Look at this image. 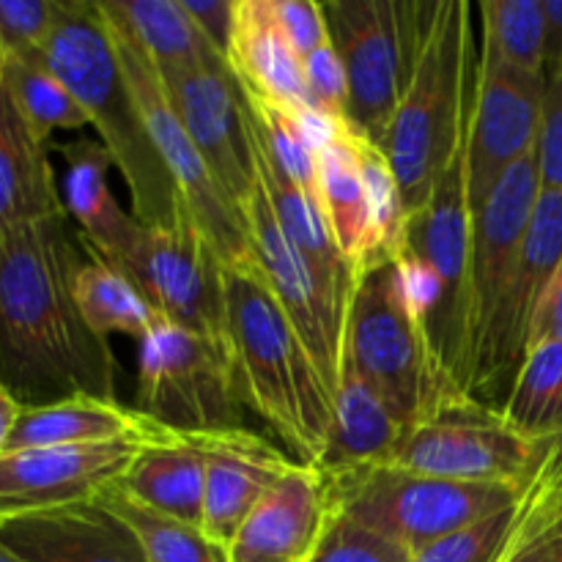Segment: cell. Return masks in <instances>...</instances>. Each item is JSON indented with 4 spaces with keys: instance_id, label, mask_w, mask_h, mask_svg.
<instances>
[{
    "instance_id": "cell-44",
    "label": "cell",
    "mask_w": 562,
    "mask_h": 562,
    "mask_svg": "<svg viewBox=\"0 0 562 562\" xmlns=\"http://www.w3.org/2000/svg\"><path fill=\"white\" fill-rule=\"evenodd\" d=\"M547 340H560L562 344V267L558 269V274H554L547 294H543L541 305H538L527 349H532V346L538 344H547Z\"/></svg>"
},
{
    "instance_id": "cell-27",
    "label": "cell",
    "mask_w": 562,
    "mask_h": 562,
    "mask_svg": "<svg viewBox=\"0 0 562 562\" xmlns=\"http://www.w3.org/2000/svg\"><path fill=\"white\" fill-rule=\"evenodd\" d=\"M159 431H162L159 423L137 412L135 406H124L119 398L71 395L53 404L22 406L5 453L115 442L126 437H154Z\"/></svg>"
},
{
    "instance_id": "cell-47",
    "label": "cell",
    "mask_w": 562,
    "mask_h": 562,
    "mask_svg": "<svg viewBox=\"0 0 562 562\" xmlns=\"http://www.w3.org/2000/svg\"><path fill=\"white\" fill-rule=\"evenodd\" d=\"M0 562H25V560L16 558V554L11 552V549H5L3 543H0Z\"/></svg>"
},
{
    "instance_id": "cell-7",
    "label": "cell",
    "mask_w": 562,
    "mask_h": 562,
    "mask_svg": "<svg viewBox=\"0 0 562 562\" xmlns=\"http://www.w3.org/2000/svg\"><path fill=\"white\" fill-rule=\"evenodd\" d=\"M329 514L346 516L366 530L398 543L415 558L439 538L503 510L527 486H492L420 475L395 464H371L324 475Z\"/></svg>"
},
{
    "instance_id": "cell-39",
    "label": "cell",
    "mask_w": 562,
    "mask_h": 562,
    "mask_svg": "<svg viewBox=\"0 0 562 562\" xmlns=\"http://www.w3.org/2000/svg\"><path fill=\"white\" fill-rule=\"evenodd\" d=\"M64 0H0V53L33 55L55 31Z\"/></svg>"
},
{
    "instance_id": "cell-8",
    "label": "cell",
    "mask_w": 562,
    "mask_h": 562,
    "mask_svg": "<svg viewBox=\"0 0 562 562\" xmlns=\"http://www.w3.org/2000/svg\"><path fill=\"white\" fill-rule=\"evenodd\" d=\"M437 3L329 0V38L349 82V124L382 148Z\"/></svg>"
},
{
    "instance_id": "cell-38",
    "label": "cell",
    "mask_w": 562,
    "mask_h": 562,
    "mask_svg": "<svg viewBox=\"0 0 562 562\" xmlns=\"http://www.w3.org/2000/svg\"><path fill=\"white\" fill-rule=\"evenodd\" d=\"M305 562H412V554L346 516L329 514L327 527Z\"/></svg>"
},
{
    "instance_id": "cell-30",
    "label": "cell",
    "mask_w": 562,
    "mask_h": 562,
    "mask_svg": "<svg viewBox=\"0 0 562 562\" xmlns=\"http://www.w3.org/2000/svg\"><path fill=\"white\" fill-rule=\"evenodd\" d=\"M99 3L132 33L159 75L190 69L217 53L198 31L181 0H99Z\"/></svg>"
},
{
    "instance_id": "cell-36",
    "label": "cell",
    "mask_w": 562,
    "mask_h": 562,
    "mask_svg": "<svg viewBox=\"0 0 562 562\" xmlns=\"http://www.w3.org/2000/svg\"><path fill=\"white\" fill-rule=\"evenodd\" d=\"M483 53L525 75L547 77L543 0H483Z\"/></svg>"
},
{
    "instance_id": "cell-33",
    "label": "cell",
    "mask_w": 562,
    "mask_h": 562,
    "mask_svg": "<svg viewBox=\"0 0 562 562\" xmlns=\"http://www.w3.org/2000/svg\"><path fill=\"white\" fill-rule=\"evenodd\" d=\"M3 86L22 119L44 143L53 140L55 132H80L91 126L80 102L44 66L38 53L3 58Z\"/></svg>"
},
{
    "instance_id": "cell-28",
    "label": "cell",
    "mask_w": 562,
    "mask_h": 562,
    "mask_svg": "<svg viewBox=\"0 0 562 562\" xmlns=\"http://www.w3.org/2000/svg\"><path fill=\"white\" fill-rule=\"evenodd\" d=\"M119 488L146 508L201 530L206 459L195 434L165 428L137 453L119 481Z\"/></svg>"
},
{
    "instance_id": "cell-17",
    "label": "cell",
    "mask_w": 562,
    "mask_h": 562,
    "mask_svg": "<svg viewBox=\"0 0 562 562\" xmlns=\"http://www.w3.org/2000/svg\"><path fill=\"white\" fill-rule=\"evenodd\" d=\"M245 223L250 231L258 278L285 313L296 338L316 362L335 398L340 371H344V316L324 294L322 283L311 272L300 250L283 234L261 184L245 206Z\"/></svg>"
},
{
    "instance_id": "cell-10",
    "label": "cell",
    "mask_w": 562,
    "mask_h": 562,
    "mask_svg": "<svg viewBox=\"0 0 562 562\" xmlns=\"http://www.w3.org/2000/svg\"><path fill=\"white\" fill-rule=\"evenodd\" d=\"M135 409L176 434L245 428L231 346L162 322L140 340Z\"/></svg>"
},
{
    "instance_id": "cell-41",
    "label": "cell",
    "mask_w": 562,
    "mask_h": 562,
    "mask_svg": "<svg viewBox=\"0 0 562 562\" xmlns=\"http://www.w3.org/2000/svg\"><path fill=\"white\" fill-rule=\"evenodd\" d=\"M536 162L541 190L562 192V69L547 75Z\"/></svg>"
},
{
    "instance_id": "cell-29",
    "label": "cell",
    "mask_w": 562,
    "mask_h": 562,
    "mask_svg": "<svg viewBox=\"0 0 562 562\" xmlns=\"http://www.w3.org/2000/svg\"><path fill=\"white\" fill-rule=\"evenodd\" d=\"M406 426L393 406L357 373H340L333 401V426L316 470L322 475L390 464L404 439Z\"/></svg>"
},
{
    "instance_id": "cell-22",
    "label": "cell",
    "mask_w": 562,
    "mask_h": 562,
    "mask_svg": "<svg viewBox=\"0 0 562 562\" xmlns=\"http://www.w3.org/2000/svg\"><path fill=\"white\" fill-rule=\"evenodd\" d=\"M329 519L327 483L316 467L294 464L250 510L225 562H305Z\"/></svg>"
},
{
    "instance_id": "cell-15",
    "label": "cell",
    "mask_w": 562,
    "mask_h": 562,
    "mask_svg": "<svg viewBox=\"0 0 562 562\" xmlns=\"http://www.w3.org/2000/svg\"><path fill=\"white\" fill-rule=\"evenodd\" d=\"M543 91L547 77L525 75L494 55H481L464 146L472 214L488 201L494 187L516 162L536 151Z\"/></svg>"
},
{
    "instance_id": "cell-42",
    "label": "cell",
    "mask_w": 562,
    "mask_h": 562,
    "mask_svg": "<svg viewBox=\"0 0 562 562\" xmlns=\"http://www.w3.org/2000/svg\"><path fill=\"white\" fill-rule=\"evenodd\" d=\"M272 3L291 47L302 60L329 42L324 3H313V0H272Z\"/></svg>"
},
{
    "instance_id": "cell-45",
    "label": "cell",
    "mask_w": 562,
    "mask_h": 562,
    "mask_svg": "<svg viewBox=\"0 0 562 562\" xmlns=\"http://www.w3.org/2000/svg\"><path fill=\"white\" fill-rule=\"evenodd\" d=\"M543 20H547V75L562 69V0H543Z\"/></svg>"
},
{
    "instance_id": "cell-26",
    "label": "cell",
    "mask_w": 562,
    "mask_h": 562,
    "mask_svg": "<svg viewBox=\"0 0 562 562\" xmlns=\"http://www.w3.org/2000/svg\"><path fill=\"white\" fill-rule=\"evenodd\" d=\"M258 154V179H261V190L267 195L269 206H272L274 220L283 228V234L289 236L291 245L300 250V256L305 258V263L311 267V272L316 274V280L322 283L324 294L333 300V305L338 307V313L344 316L346 324V311H349L351 294H355L357 285V272L349 261L344 258V252L338 250L333 239V231H329L327 220H324L322 206H318V198L313 192H307L305 187L296 184L289 173H285L280 165H274L261 148L256 146Z\"/></svg>"
},
{
    "instance_id": "cell-13",
    "label": "cell",
    "mask_w": 562,
    "mask_h": 562,
    "mask_svg": "<svg viewBox=\"0 0 562 562\" xmlns=\"http://www.w3.org/2000/svg\"><path fill=\"white\" fill-rule=\"evenodd\" d=\"M165 322L231 346L225 267L192 217L143 225L119 267Z\"/></svg>"
},
{
    "instance_id": "cell-4",
    "label": "cell",
    "mask_w": 562,
    "mask_h": 562,
    "mask_svg": "<svg viewBox=\"0 0 562 562\" xmlns=\"http://www.w3.org/2000/svg\"><path fill=\"white\" fill-rule=\"evenodd\" d=\"M344 371L371 384L406 431L448 401L467 395L434 355L401 256L384 258L357 278L344 324Z\"/></svg>"
},
{
    "instance_id": "cell-43",
    "label": "cell",
    "mask_w": 562,
    "mask_h": 562,
    "mask_svg": "<svg viewBox=\"0 0 562 562\" xmlns=\"http://www.w3.org/2000/svg\"><path fill=\"white\" fill-rule=\"evenodd\" d=\"M181 3H184L187 14L198 25V31L203 33V38L225 58L228 55L231 31H234L236 0H181Z\"/></svg>"
},
{
    "instance_id": "cell-16",
    "label": "cell",
    "mask_w": 562,
    "mask_h": 562,
    "mask_svg": "<svg viewBox=\"0 0 562 562\" xmlns=\"http://www.w3.org/2000/svg\"><path fill=\"white\" fill-rule=\"evenodd\" d=\"M562 267V192L541 190L521 247L519 267L508 296L470 368L467 395L481 404L494 398L503 384H514L530 344V327L543 294Z\"/></svg>"
},
{
    "instance_id": "cell-48",
    "label": "cell",
    "mask_w": 562,
    "mask_h": 562,
    "mask_svg": "<svg viewBox=\"0 0 562 562\" xmlns=\"http://www.w3.org/2000/svg\"><path fill=\"white\" fill-rule=\"evenodd\" d=\"M0 82H3V53H0Z\"/></svg>"
},
{
    "instance_id": "cell-1",
    "label": "cell",
    "mask_w": 562,
    "mask_h": 562,
    "mask_svg": "<svg viewBox=\"0 0 562 562\" xmlns=\"http://www.w3.org/2000/svg\"><path fill=\"white\" fill-rule=\"evenodd\" d=\"M82 239L69 214L0 239V384L22 406L115 398L119 362L77 305Z\"/></svg>"
},
{
    "instance_id": "cell-19",
    "label": "cell",
    "mask_w": 562,
    "mask_h": 562,
    "mask_svg": "<svg viewBox=\"0 0 562 562\" xmlns=\"http://www.w3.org/2000/svg\"><path fill=\"white\" fill-rule=\"evenodd\" d=\"M159 434L99 445L3 453L0 456V514H22V510L55 508V505L99 497L104 488L115 486L124 477L137 453Z\"/></svg>"
},
{
    "instance_id": "cell-37",
    "label": "cell",
    "mask_w": 562,
    "mask_h": 562,
    "mask_svg": "<svg viewBox=\"0 0 562 562\" xmlns=\"http://www.w3.org/2000/svg\"><path fill=\"white\" fill-rule=\"evenodd\" d=\"M530 486L514 505L494 510V514L439 538L437 543L417 552L412 562H494L505 549V543L519 530L521 519H525L527 503H530Z\"/></svg>"
},
{
    "instance_id": "cell-9",
    "label": "cell",
    "mask_w": 562,
    "mask_h": 562,
    "mask_svg": "<svg viewBox=\"0 0 562 562\" xmlns=\"http://www.w3.org/2000/svg\"><path fill=\"white\" fill-rule=\"evenodd\" d=\"M99 11H102L104 27H108L110 42H113L121 69L130 82L137 110L146 121L154 148H157L168 176L173 179L195 228L206 236L225 269H247V272L258 269L245 212L220 187V181L209 170L206 159L201 157L192 137L181 126L179 115H176L173 104L165 93L162 80H159L157 66L102 3H99Z\"/></svg>"
},
{
    "instance_id": "cell-3",
    "label": "cell",
    "mask_w": 562,
    "mask_h": 562,
    "mask_svg": "<svg viewBox=\"0 0 562 562\" xmlns=\"http://www.w3.org/2000/svg\"><path fill=\"white\" fill-rule=\"evenodd\" d=\"M225 305L241 401L296 464L316 467L333 426V390L258 269H225Z\"/></svg>"
},
{
    "instance_id": "cell-18",
    "label": "cell",
    "mask_w": 562,
    "mask_h": 562,
    "mask_svg": "<svg viewBox=\"0 0 562 562\" xmlns=\"http://www.w3.org/2000/svg\"><path fill=\"white\" fill-rule=\"evenodd\" d=\"M541 195L536 151L516 162L499 179L488 201L472 214V278H470V333L472 357L486 338L488 327L497 318L516 267H519L521 247H525L527 228ZM470 384V379H467Z\"/></svg>"
},
{
    "instance_id": "cell-31",
    "label": "cell",
    "mask_w": 562,
    "mask_h": 562,
    "mask_svg": "<svg viewBox=\"0 0 562 562\" xmlns=\"http://www.w3.org/2000/svg\"><path fill=\"white\" fill-rule=\"evenodd\" d=\"M505 420L532 442H562V344L547 340L527 349L525 362L499 406Z\"/></svg>"
},
{
    "instance_id": "cell-6",
    "label": "cell",
    "mask_w": 562,
    "mask_h": 562,
    "mask_svg": "<svg viewBox=\"0 0 562 562\" xmlns=\"http://www.w3.org/2000/svg\"><path fill=\"white\" fill-rule=\"evenodd\" d=\"M401 258L409 269L434 355L456 387L467 393L472 351V209L467 195L464 148L453 159L431 201L406 223Z\"/></svg>"
},
{
    "instance_id": "cell-12",
    "label": "cell",
    "mask_w": 562,
    "mask_h": 562,
    "mask_svg": "<svg viewBox=\"0 0 562 562\" xmlns=\"http://www.w3.org/2000/svg\"><path fill=\"white\" fill-rule=\"evenodd\" d=\"M552 445L532 442L499 409L459 395L415 423L390 464L448 481L519 488L536 477Z\"/></svg>"
},
{
    "instance_id": "cell-21",
    "label": "cell",
    "mask_w": 562,
    "mask_h": 562,
    "mask_svg": "<svg viewBox=\"0 0 562 562\" xmlns=\"http://www.w3.org/2000/svg\"><path fill=\"white\" fill-rule=\"evenodd\" d=\"M195 437L206 459L201 532L225 552L250 510L296 461L247 428Z\"/></svg>"
},
{
    "instance_id": "cell-2",
    "label": "cell",
    "mask_w": 562,
    "mask_h": 562,
    "mask_svg": "<svg viewBox=\"0 0 562 562\" xmlns=\"http://www.w3.org/2000/svg\"><path fill=\"white\" fill-rule=\"evenodd\" d=\"M38 58L80 102L97 140L108 148L130 190L137 223L165 228L187 217L190 212L154 148L99 3L64 0L58 25L42 44Z\"/></svg>"
},
{
    "instance_id": "cell-20",
    "label": "cell",
    "mask_w": 562,
    "mask_h": 562,
    "mask_svg": "<svg viewBox=\"0 0 562 562\" xmlns=\"http://www.w3.org/2000/svg\"><path fill=\"white\" fill-rule=\"evenodd\" d=\"M0 543L25 562H148L135 532L99 497L0 514Z\"/></svg>"
},
{
    "instance_id": "cell-40",
    "label": "cell",
    "mask_w": 562,
    "mask_h": 562,
    "mask_svg": "<svg viewBox=\"0 0 562 562\" xmlns=\"http://www.w3.org/2000/svg\"><path fill=\"white\" fill-rule=\"evenodd\" d=\"M302 71H305V86L316 113L335 124L351 126L349 113H346L349 110V82H346L344 64L335 53L333 38L302 60Z\"/></svg>"
},
{
    "instance_id": "cell-25",
    "label": "cell",
    "mask_w": 562,
    "mask_h": 562,
    "mask_svg": "<svg viewBox=\"0 0 562 562\" xmlns=\"http://www.w3.org/2000/svg\"><path fill=\"white\" fill-rule=\"evenodd\" d=\"M49 146L27 126L0 82V239L22 225L66 214Z\"/></svg>"
},
{
    "instance_id": "cell-11",
    "label": "cell",
    "mask_w": 562,
    "mask_h": 562,
    "mask_svg": "<svg viewBox=\"0 0 562 562\" xmlns=\"http://www.w3.org/2000/svg\"><path fill=\"white\" fill-rule=\"evenodd\" d=\"M318 206L357 278L406 241V209L387 154L351 126H338L318 148Z\"/></svg>"
},
{
    "instance_id": "cell-24",
    "label": "cell",
    "mask_w": 562,
    "mask_h": 562,
    "mask_svg": "<svg viewBox=\"0 0 562 562\" xmlns=\"http://www.w3.org/2000/svg\"><path fill=\"white\" fill-rule=\"evenodd\" d=\"M225 60L241 91L250 97L316 113L305 86L302 58L291 47L272 0H236Z\"/></svg>"
},
{
    "instance_id": "cell-34",
    "label": "cell",
    "mask_w": 562,
    "mask_h": 562,
    "mask_svg": "<svg viewBox=\"0 0 562 562\" xmlns=\"http://www.w3.org/2000/svg\"><path fill=\"white\" fill-rule=\"evenodd\" d=\"M494 562H562V442L536 472L525 519Z\"/></svg>"
},
{
    "instance_id": "cell-14",
    "label": "cell",
    "mask_w": 562,
    "mask_h": 562,
    "mask_svg": "<svg viewBox=\"0 0 562 562\" xmlns=\"http://www.w3.org/2000/svg\"><path fill=\"white\" fill-rule=\"evenodd\" d=\"M159 80L214 179L245 212L261 179L250 108L228 60L214 53L190 69L159 75Z\"/></svg>"
},
{
    "instance_id": "cell-46",
    "label": "cell",
    "mask_w": 562,
    "mask_h": 562,
    "mask_svg": "<svg viewBox=\"0 0 562 562\" xmlns=\"http://www.w3.org/2000/svg\"><path fill=\"white\" fill-rule=\"evenodd\" d=\"M20 415H22V404L3 387V384H0V456H3L5 448H9V439L11 434H14Z\"/></svg>"
},
{
    "instance_id": "cell-35",
    "label": "cell",
    "mask_w": 562,
    "mask_h": 562,
    "mask_svg": "<svg viewBox=\"0 0 562 562\" xmlns=\"http://www.w3.org/2000/svg\"><path fill=\"white\" fill-rule=\"evenodd\" d=\"M99 499L135 532L148 562H225L223 549L214 547L198 527L146 508L121 492L119 483L104 488Z\"/></svg>"
},
{
    "instance_id": "cell-5",
    "label": "cell",
    "mask_w": 562,
    "mask_h": 562,
    "mask_svg": "<svg viewBox=\"0 0 562 562\" xmlns=\"http://www.w3.org/2000/svg\"><path fill=\"white\" fill-rule=\"evenodd\" d=\"M470 3H437L409 86L382 151L398 179L406 217L420 212L467 143L464 75L470 55Z\"/></svg>"
},
{
    "instance_id": "cell-32",
    "label": "cell",
    "mask_w": 562,
    "mask_h": 562,
    "mask_svg": "<svg viewBox=\"0 0 562 562\" xmlns=\"http://www.w3.org/2000/svg\"><path fill=\"white\" fill-rule=\"evenodd\" d=\"M75 294L86 324L104 340L110 335L143 340L165 322L126 274L97 258L82 263Z\"/></svg>"
},
{
    "instance_id": "cell-23",
    "label": "cell",
    "mask_w": 562,
    "mask_h": 562,
    "mask_svg": "<svg viewBox=\"0 0 562 562\" xmlns=\"http://www.w3.org/2000/svg\"><path fill=\"white\" fill-rule=\"evenodd\" d=\"M66 162L64 195L66 214L80 231L88 256L119 269L135 241L140 223L126 212L110 187V170L115 168L108 148L97 137H75L55 146Z\"/></svg>"
}]
</instances>
